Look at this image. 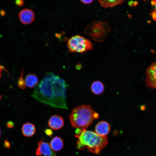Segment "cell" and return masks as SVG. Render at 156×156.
<instances>
[{
  "mask_svg": "<svg viewBox=\"0 0 156 156\" xmlns=\"http://www.w3.org/2000/svg\"><path fill=\"white\" fill-rule=\"evenodd\" d=\"M82 67V65L80 63H78L76 66V68L78 70H80Z\"/></svg>",
  "mask_w": 156,
  "mask_h": 156,
  "instance_id": "d4e9b609",
  "label": "cell"
},
{
  "mask_svg": "<svg viewBox=\"0 0 156 156\" xmlns=\"http://www.w3.org/2000/svg\"><path fill=\"white\" fill-rule=\"evenodd\" d=\"M64 125L63 118L60 116L55 115L52 116L48 121V125L51 129L58 130L61 128Z\"/></svg>",
  "mask_w": 156,
  "mask_h": 156,
  "instance_id": "30bf717a",
  "label": "cell"
},
{
  "mask_svg": "<svg viewBox=\"0 0 156 156\" xmlns=\"http://www.w3.org/2000/svg\"><path fill=\"white\" fill-rule=\"evenodd\" d=\"M1 130L0 129V136H1Z\"/></svg>",
  "mask_w": 156,
  "mask_h": 156,
  "instance_id": "83f0119b",
  "label": "cell"
},
{
  "mask_svg": "<svg viewBox=\"0 0 156 156\" xmlns=\"http://www.w3.org/2000/svg\"><path fill=\"white\" fill-rule=\"evenodd\" d=\"M50 145L53 151H60L62 149L64 146L63 140L58 136L55 137L51 141Z\"/></svg>",
  "mask_w": 156,
  "mask_h": 156,
  "instance_id": "4fadbf2b",
  "label": "cell"
},
{
  "mask_svg": "<svg viewBox=\"0 0 156 156\" xmlns=\"http://www.w3.org/2000/svg\"><path fill=\"white\" fill-rule=\"evenodd\" d=\"M151 3L152 5L154 6V10L151 13V15L153 19L156 21V0L151 1Z\"/></svg>",
  "mask_w": 156,
  "mask_h": 156,
  "instance_id": "e0dca14e",
  "label": "cell"
},
{
  "mask_svg": "<svg viewBox=\"0 0 156 156\" xmlns=\"http://www.w3.org/2000/svg\"><path fill=\"white\" fill-rule=\"evenodd\" d=\"M67 46L70 51L81 53L92 50L93 48L92 44L89 40L78 35L70 38L68 41Z\"/></svg>",
  "mask_w": 156,
  "mask_h": 156,
  "instance_id": "5b68a950",
  "label": "cell"
},
{
  "mask_svg": "<svg viewBox=\"0 0 156 156\" xmlns=\"http://www.w3.org/2000/svg\"><path fill=\"white\" fill-rule=\"evenodd\" d=\"M75 136L78 138L77 147L79 150L86 147L90 152L97 154L105 148L108 142L106 136H101L93 131L81 128L80 133Z\"/></svg>",
  "mask_w": 156,
  "mask_h": 156,
  "instance_id": "7a4b0ae2",
  "label": "cell"
},
{
  "mask_svg": "<svg viewBox=\"0 0 156 156\" xmlns=\"http://www.w3.org/2000/svg\"><path fill=\"white\" fill-rule=\"evenodd\" d=\"M4 147L7 148H9L11 146V144L10 142L6 139L4 141Z\"/></svg>",
  "mask_w": 156,
  "mask_h": 156,
  "instance_id": "ffe728a7",
  "label": "cell"
},
{
  "mask_svg": "<svg viewBox=\"0 0 156 156\" xmlns=\"http://www.w3.org/2000/svg\"><path fill=\"white\" fill-rule=\"evenodd\" d=\"M3 70H6L4 66L2 65H0V77L1 76V73Z\"/></svg>",
  "mask_w": 156,
  "mask_h": 156,
  "instance_id": "cb8c5ba5",
  "label": "cell"
},
{
  "mask_svg": "<svg viewBox=\"0 0 156 156\" xmlns=\"http://www.w3.org/2000/svg\"><path fill=\"white\" fill-rule=\"evenodd\" d=\"M93 116L94 119L98 118L99 117V114L97 112H94L93 114Z\"/></svg>",
  "mask_w": 156,
  "mask_h": 156,
  "instance_id": "484cf974",
  "label": "cell"
},
{
  "mask_svg": "<svg viewBox=\"0 0 156 156\" xmlns=\"http://www.w3.org/2000/svg\"><path fill=\"white\" fill-rule=\"evenodd\" d=\"M94 112L90 105H83L75 107L69 116L71 126L75 128H87L94 119Z\"/></svg>",
  "mask_w": 156,
  "mask_h": 156,
  "instance_id": "3957f363",
  "label": "cell"
},
{
  "mask_svg": "<svg viewBox=\"0 0 156 156\" xmlns=\"http://www.w3.org/2000/svg\"><path fill=\"white\" fill-rule=\"evenodd\" d=\"M93 0H81L80 1L84 4H89L93 1Z\"/></svg>",
  "mask_w": 156,
  "mask_h": 156,
  "instance_id": "603a6c76",
  "label": "cell"
},
{
  "mask_svg": "<svg viewBox=\"0 0 156 156\" xmlns=\"http://www.w3.org/2000/svg\"><path fill=\"white\" fill-rule=\"evenodd\" d=\"M110 126L108 122L102 121L98 122L95 127V132L99 135L105 136L108 134L110 130Z\"/></svg>",
  "mask_w": 156,
  "mask_h": 156,
  "instance_id": "9c48e42d",
  "label": "cell"
},
{
  "mask_svg": "<svg viewBox=\"0 0 156 156\" xmlns=\"http://www.w3.org/2000/svg\"><path fill=\"white\" fill-rule=\"evenodd\" d=\"M38 146L36 150V153L38 156H57L56 153L51 148L50 144L40 140L38 143Z\"/></svg>",
  "mask_w": 156,
  "mask_h": 156,
  "instance_id": "52a82bcc",
  "label": "cell"
},
{
  "mask_svg": "<svg viewBox=\"0 0 156 156\" xmlns=\"http://www.w3.org/2000/svg\"><path fill=\"white\" fill-rule=\"evenodd\" d=\"M15 3L17 5L21 6L23 5L24 2L23 0H17L16 1Z\"/></svg>",
  "mask_w": 156,
  "mask_h": 156,
  "instance_id": "7402d4cb",
  "label": "cell"
},
{
  "mask_svg": "<svg viewBox=\"0 0 156 156\" xmlns=\"http://www.w3.org/2000/svg\"><path fill=\"white\" fill-rule=\"evenodd\" d=\"M5 14V12L3 10L0 11V14L2 16H4Z\"/></svg>",
  "mask_w": 156,
  "mask_h": 156,
  "instance_id": "4316f807",
  "label": "cell"
},
{
  "mask_svg": "<svg viewBox=\"0 0 156 156\" xmlns=\"http://www.w3.org/2000/svg\"><path fill=\"white\" fill-rule=\"evenodd\" d=\"M19 17L21 22L24 24L31 23L35 19V15L33 11L28 9L22 10L19 13Z\"/></svg>",
  "mask_w": 156,
  "mask_h": 156,
  "instance_id": "ba28073f",
  "label": "cell"
},
{
  "mask_svg": "<svg viewBox=\"0 0 156 156\" xmlns=\"http://www.w3.org/2000/svg\"><path fill=\"white\" fill-rule=\"evenodd\" d=\"M36 130L34 125L29 122L24 124L21 129L23 134L27 137H30L33 135L35 133Z\"/></svg>",
  "mask_w": 156,
  "mask_h": 156,
  "instance_id": "8fae6325",
  "label": "cell"
},
{
  "mask_svg": "<svg viewBox=\"0 0 156 156\" xmlns=\"http://www.w3.org/2000/svg\"><path fill=\"white\" fill-rule=\"evenodd\" d=\"M145 79L148 87L156 89V61L152 63L146 69Z\"/></svg>",
  "mask_w": 156,
  "mask_h": 156,
  "instance_id": "8992f818",
  "label": "cell"
},
{
  "mask_svg": "<svg viewBox=\"0 0 156 156\" xmlns=\"http://www.w3.org/2000/svg\"><path fill=\"white\" fill-rule=\"evenodd\" d=\"M45 133L49 136H51L53 134L52 130L50 129H46L45 130Z\"/></svg>",
  "mask_w": 156,
  "mask_h": 156,
  "instance_id": "44dd1931",
  "label": "cell"
},
{
  "mask_svg": "<svg viewBox=\"0 0 156 156\" xmlns=\"http://www.w3.org/2000/svg\"><path fill=\"white\" fill-rule=\"evenodd\" d=\"M111 28L107 22L95 21L89 24L83 33L89 36L94 41L102 42L107 38Z\"/></svg>",
  "mask_w": 156,
  "mask_h": 156,
  "instance_id": "277c9868",
  "label": "cell"
},
{
  "mask_svg": "<svg viewBox=\"0 0 156 156\" xmlns=\"http://www.w3.org/2000/svg\"><path fill=\"white\" fill-rule=\"evenodd\" d=\"M23 69L22 70L21 75L19 78L17 82L18 86L22 90L25 89L26 86L25 80L23 77Z\"/></svg>",
  "mask_w": 156,
  "mask_h": 156,
  "instance_id": "2e32d148",
  "label": "cell"
},
{
  "mask_svg": "<svg viewBox=\"0 0 156 156\" xmlns=\"http://www.w3.org/2000/svg\"><path fill=\"white\" fill-rule=\"evenodd\" d=\"M128 5L131 7L136 6L138 5V2L136 1H130L128 2Z\"/></svg>",
  "mask_w": 156,
  "mask_h": 156,
  "instance_id": "d6986e66",
  "label": "cell"
},
{
  "mask_svg": "<svg viewBox=\"0 0 156 156\" xmlns=\"http://www.w3.org/2000/svg\"><path fill=\"white\" fill-rule=\"evenodd\" d=\"M14 123L12 121H9L6 123L7 127L8 128L12 129L14 127Z\"/></svg>",
  "mask_w": 156,
  "mask_h": 156,
  "instance_id": "ac0fdd59",
  "label": "cell"
},
{
  "mask_svg": "<svg viewBox=\"0 0 156 156\" xmlns=\"http://www.w3.org/2000/svg\"><path fill=\"white\" fill-rule=\"evenodd\" d=\"M25 81L26 86L29 88H32L37 85L38 79L36 75L30 73L27 75Z\"/></svg>",
  "mask_w": 156,
  "mask_h": 156,
  "instance_id": "5bb4252c",
  "label": "cell"
},
{
  "mask_svg": "<svg viewBox=\"0 0 156 156\" xmlns=\"http://www.w3.org/2000/svg\"><path fill=\"white\" fill-rule=\"evenodd\" d=\"M67 86L63 79L49 73L36 87L32 96L51 106L67 108L65 94Z\"/></svg>",
  "mask_w": 156,
  "mask_h": 156,
  "instance_id": "6da1fadb",
  "label": "cell"
},
{
  "mask_svg": "<svg viewBox=\"0 0 156 156\" xmlns=\"http://www.w3.org/2000/svg\"><path fill=\"white\" fill-rule=\"evenodd\" d=\"M101 5L105 8H112L122 4L125 0H99Z\"/></svg>",
  "mask_w": 156,
  "mask_h": 156,
  "instance_id": "9a60e30c",
  "label": "cell"
},
{
  "mask_svg": "<svg viewBox=\"0 0 156 156\" xmlns=\"http://www.w3.org/2000/svg\"><path fill=\"white\" fill-rule=\"evenodd\" d=\"M105 87L103 83L99 81H94L91 84L90 90L94 94L99 95L102 94L104 90Z\"/></svg>",
  "mask_w": 156,
  "mask_h": 156,
  "instance_id": "7c38bea8",
  "label": "cell"
}]
</instances>
